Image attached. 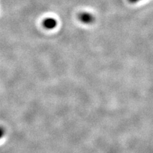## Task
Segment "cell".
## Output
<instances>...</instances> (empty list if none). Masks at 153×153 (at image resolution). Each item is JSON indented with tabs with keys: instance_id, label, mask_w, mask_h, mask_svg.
Wrapping results in <instances>:
<instances>
[{
	"instance_id": "cell-1",
	"label": "cell",
	"mask_w": 153,
	"mask_h": 153,
	"mask_svg": "<svg viewBox=\"0 0 153 153\" xmlns=\"http://www.w3.org/2000/svg\"><path fill=\"white\" fill-rule=\"evenodd\" d=\"M78 19L81 22L85 25H90L95 21V17L93 14L86 12L80 13L78 15Z\"/></svg>"
},
{
	"instance_id": "cell-2",
	"label": "cell",
	"mask_w": 153,
	"mask_h": 153,
	"mask_svg": "<svg viewBox=\"0 0 153 153\" xmlns=\"http://www.w3.org/2000/svg\"><path fill=\"white\" fill-rule=\"evenodd\" d=\"M42 25L47 30H52V29L55 28L57 26V22L55 19L52 17H48L43 21Z\"/></svg>"
},
{
	"instance_id": "cell-3",
	"label": "cell",
	"mask_w": 153,
	"mask_h": 153,
	"mask_svg": "<svg viewBox=\"0 0 153 153\" xmlns=\"http://www.w3.org/2000/svg\"><path fill=\"white\" fill-rule=\"evenodd\" d=\"M4 132L5 131H4V128L3 127L0 126V139H1V138L4 135V133H5Z\"/></svg>"
},
{
	"instance_id": "cell-4",
	"label": "cell",
	"mask_w": 153,
	"mask_h": 153,
	"mask_svg": "<svg viewBox=\"0 0 153 153\" xmlns=\"http://www.w3.org/2000/svg\"><path fill=\"white\" fill-rule=\"evenodd\" d=\"M128 1L130 2V3H136L138 2V1H140V0H128Z\"/></svg>"
}]
</instances>
